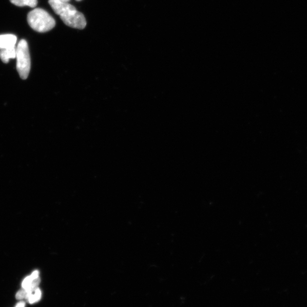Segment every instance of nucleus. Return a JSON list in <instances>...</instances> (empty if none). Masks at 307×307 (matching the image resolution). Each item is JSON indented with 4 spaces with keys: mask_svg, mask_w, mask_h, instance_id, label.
<instances>
[{
    "mask_svg": "<svg viewBox=\"0 0 307 307\" xmlns=\"http://www.w3.org/2000/svg\"><path fill=\"white\" fill-rule=\"evenodd\" d=\"M13 4L17 6H29L31 8H34L38 3L37 0H10Z\"/></svg>",
    "mask_w": 307,
    "mask_h": 307,
    "instance_id": "7",
    "label": "nucleus"
},
{
    "mask_svg": "<svg viewBox=\"0 0 307 307\" xmlns=\"http://www.w3.org/2000/svg\"><path fill=\"white\" fill-rule=\"evenodd\" d=\"M27 22L32 28L39 33L49 32L56 26V20L42 9L37 8L27 15Z\"/></svg>",
    "mask_w": 307,
    "mask_h": 307,
    "instance_id": "2",
    "label": "nucleus"
},
{
    "mask_svg": "<svg viewBox=\"0 0 307 307\" xmlns=\"http://www.w3.org/2000/svg\"><path fill=\"white\" fill-rule=\"evenodd\" d=\"M41 294H42V293H41L40 289L37 288L35 291L31 293L28 298H27V300H28L29 303L33 304L39 301L41 298Z\"/></svg>",
    "mask_w": 307,
    "mask_h": 307,
    "instance_id": "8",
    "label": "nucleus"
},
{
    "mask_svg": "<svg viewBox=\"0 0 307 307\" xmlns=\"http://www.w3.org/2000/svg\"><path fill=\"white\" fill-rule=\"evenodd\" d=\"M17 37L13 34L0 35V50L15 47Z\"/></svg>",
    "mask_w": 307,
    "mask_h": 307,
    "instance_id": "5",
    "label": "nucleus"
},
{
    "mask_svg": "<svg viewBox=\"0 0 307 307\" xmlns=\"http://www.w3.org/2000/svg\"><path fill=\"white\" fill-rule=\"evenodd\" d=\"M16 58V47L0 50V59H1L3 63H8L10 59H15Z\"/></svg>",
    "mask_w": 307,
    "mask_h": 307,
    "instance_id": "6",
    "label": "nucleus"
},
{
    "mask_svg": "<svg viewBox=\"0 0 307 307\" xmlns=\"http://www.w3.org/2000/svg\"><path fill=\"white\" fill-rule=\"evenodd\" d=\"M76 1H81V0H76Z\"/></svg>",
    "mask_w": 307,
    "mask_h": 307,
    "instance_id": "11",
    "label": "nucleus"
},
{
    "mask_svg": "<svg viewBox=\"0 0 307 307\" xmlns=\"http://www.w3.org/2000/svg\"><path fill=\"white\" fill-rule=\"evenodd\" d=\"M57 1H59L64 2V3H68V2L70 1V0H57Z\"/></svg>",
    "mask_w": 307,
    "mask_h": 307,
    "instance_id": "10",
    "label": "nucleus"
},
{
    "mask_svg": "<svg viewBox=\"0 0 307 307\" xmlns=\"http://www.w3.org/2000/svg\"><path fill=\"white\" fill-rule=\"evenodd\" d=\"M39 274L38 271L36 270L24 279L22 283L23 289L29 292L35 291L40 283Z\"/></svg>",
    "mask_w": 307,
    "mask_h": 307,
    "instance_id": "4",
    "label": "nucleus"
},
{
    "mask_svg": "<svg viewBox=\"0 0 307 307\" xmlns=\"http://www.w3.org/2000/svg\"><path fill=\"white\" fill-rule=\"evenodd\" d=\"M17 70L20 78L26 79L29 76L31 60L28 44L25 39L20 40L16 48Z\"/></svg>",
    "mask_w": 307,
    "mask_h": 307,
    "instance_id": "3",
    "label": "nucleus"
},
{
    "mask_svg": "<svg viewBox=\"0 0 307 307\" xmlns=\"http://www.w3.org/2000/svg\"><path fill=\"white\" fill-rule=\"evenodd\" d=\"M25 303H24L23 302H20L19 303L17 304V305L16 306V307H25Z\"/></svg>",
    "mask_w": 307,
    "mask_h": 307,
    "instance_id": "9",
    "label": "nucleus"
},
{
    "mask_svg": "<svg viewBox=\"0 0 307 307\" xmlns=\"http://www.w3.org/2000/svg\"><path fill=\"white\" fill-rule=\"evenodd\" d=\"M49 4L66 25L73 28L83 29L87 25L83 13L78 12L73 5L57 0H49Z\"/></svg>",
    "mask_w": 307,
    "mask_h": 307,
    "instance_id": "1",
    "label": "nucleus"
}]
</instances>
